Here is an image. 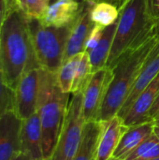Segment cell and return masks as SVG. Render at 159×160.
<instances>
[{
    "instance_id": "35",
    "label": "cell",
    "mask_w": 159,
    "mask_h": 160,
    "mask_svg": "<svg viewBox=\"0 0 159 160\" xmlns=\"http://www.w3.org/2000/svg\"><path fill=\"white\" fill-rule=\"evenodd\" d=\"M76 1H78V2L81 4V3H83V2H85V1H91V0H76Z\"/></svg>"
},
{
    "instance_id": "37",
    "label": "cell",
    "mask_w": 159,
    "mask_h": 160,
    "mask_svg": "<svg viewBox=\"0 0 159 160\" xmlns=\"http://www.w3.org/2000/svg\"><path fill=\"white\" fill-rule=\"evenodd\" d=\"M151 160H159V157H157V158H153V159Z\"/></svg>"
},
{
    "instance_id": "32",
    "label": "cell",
    "mask_w": 159,
    "mask_h": 160,
    "mask_svg": "<svg viewBox=\"0 0 159 160\" xmlns=\"http://www.w3.org/2000/svg\"><path fill=\"white\" fill-rule=\"evenodd\" d=\"M127 1H128V0H118V4H117V8L118 9H120L121 8H122V6L127 2Z\"/></svg>"
},
{
    "instance_id": "16",
    "label": "cell",
    "mask_w": 159,
    "mask_h": 160,
    "mask_svg": "<svg viewBox=\"0 0 159 160\" xmlns=\"http://www.w3.org/2000/svg\"><path fill=\"white\" fill-rule=\"evenodd\" d=\"M154 122H146L127 128L123 134L113 156L121 159H126L129 154L154 133Z\"/></svg>"
},
{
    "instance_id": "6",
    "label": "cell",
    "mask_w": 159,
    "mask_h": 160,
    "mask_svg": "<svg viewBox=\"0 0 159 160\" xmlns=\"http://www.w3.org/2000/svg\"><path fill=\"white\" fill-rule=\"evenodd\" d=\"M71 95L65 122L50 160H73L82 139L86 123L82 112V92Z\"/></svg>"
},
{
    "instance_id": "33",
    "label": "cell",
    "mask_w": 159,
    "mask_h": 160,
    "mask_svg": "<svg viewBox=\"0 0 159 160\" xmlns=\"http://www.w3.org/2000/svg\"><path fill=\"white\" fill-rule=\"evenodd\" d=\"M108 160H124V159H121V158H116V157L112 156V158H110Z\"/></svg>"
},
{
    "instance_id": "17",
    "label": "cell",
    "mask_w": 159,
    "mask_h": 160,
    "mask_svg": "<svg viewBox=\"0 0 159 160\" xmlns=\"http://www.w3.org/2000/svg\"><path fill=\"white\" fill-rule=\"evenodd\" d=\"M116 26H117V22H115L110 26L105 27L97 46L94 50L88 52L93 73L107 67V62L113 42Z\"/></svg>"
},
{
    "instance_id": "24",
    "label": "cell",
    "mask_w": 159,
    "mask_h": 160,
    "mask_svg": "<svg viewBox=\"0 0 159 160\" xmlns=\"http://www.w3.org/2000/svg\"><path fill=\"white\" fill-rule=\"evenodd\" d=\"M18 7L29 18L39 19L47 5L42 0H15Z\"/></svg>"
},
{
    "instance_id": "7",
    "label": "cell",
    "mask_w": 159,
    "mask_h": 160,
    "mask_svg": "<svg viewBox=\"0 0 159 160\" xmlns=\"http://www.w3.org/2000/svg\"><path fill=\"white\" fill-rule=\"evenodd\" d=\"M112 69L101 68L93 73L82 91V112L85 122L98 121L100 110L112 79Z\"/></svg>"
},
{
    "instance_id": "29",
    "label": "cell",
    "mask_w": 159,
    "mask_h": 160,
    "mask_svg": "<svg viewBox=\"0 0 159 160\" xmlns=\"http://www.w3.org/2000/svg\"><path fill=\"white\" fill-rule=\"evenodd\" d=\"M10 160H33L28 155L22 153V152H20L18 155H16L14 158H12Z\"/></svg>"
},
{
    "instance_id": "2",
    "label": "cell",
    "mask_w": 159,
    "mask_h": 160,
    "mask_svg": "<svg viewBox=\"0 0 159 160\" xmlns=\"http://www.w3.org/2000/svg\"><path fill=\"white\" fill-rule=\"evenodd\" d=\"M69 96L60 88L56 73L39 68L37 112L41 125L44 160L51 159L54 152L67 112Z\"/></svg>"
},
{
    "instance_id": "18",
    "label": "cell",
    "mask_w": 159,
    "mask_h": 160,
    "mask_svg": "<svg viewBox=\"0 0 159 160\" xmlns=\"http://www.w3.org/2000/svg\"><path fill=\"white\" fill-rule=\"evenodd\" d=\"M100 131L101 126L99 121H90L85 123L82 139L73 160L96 159Z\"/></svg>"
},
{
    "instance_id": "36",
    "label": "cell",
    "mask_w": 159,
    "mask_h": 160,
    "mask_svg": "<svg viewBox=\"0 0 159 160\" xmlns=\"http://www.w3.org/2000/svg\"><path fill=\"white\" fill-rule=\"evenodd\" d=\"M42 1H43L47 6H48V5H49V3H50V0H42Z\"/></svg>"
},
{
    "instance_id": "19",
    "label": "cell",
    "mask_w": 159,
    "mask_h": 160,
    "mask_svg": "<svg viewBox=\"0 0 159 160\" xmlns=\"http://www.w3.org/2000/svg\"><path fill=\"white\" fill-rule=\"evenodd\" d=\"M90 16L95 24L107 27L117 22L119 18V9L117 7L108 2L94 3L90 10Z\"/></svg>"
},
{
    "instance_id": "8",
    "label": "cell",
    "mask_w": 159,
    "mask_h": 160,
    "mask_svg": "<svg viewBox=\"0 0 159 160\" xmlns=\"http://www.w3.org/2000/svg\"><path fill=\"white\" fill-rule=\"evenodd\" d=\"M38 69H26L14 89L13 111L21 120H24L37 112L38 97Z\"/></svg>"
},
{
    "instance_id": "39",
    "label": "cell",
    "mask_w": 159,
    "mask_h": 160,
    "mask_svg": "<svg viewBox=\"0 0 159 160\" xmlns=\"http://www.w3.org/2000/svg\"><path fill=\"white\" fill-rule=\"evenodd\" d=\"M158 42H159V36H158Z\"/></svg>"
},
{
    "instance_id": "13",
    "label": "cell",
    "mask_w": 159,
    "mask_h": 160,
    "mask_svg": "<svg viewBox=\"0 0 159 160\" xmlns=\"http://www.w3.org/2000/svg\"><path fill=\"white\" fill-rule=\"evenodd\" d=\"M81 4L76 0H55L46 7L38 20L45 26H67L76 19Z\"/></svg>"
},
{
    "instance_id": "5",
    "label": "cell",
    "mask_w": 159,
    "mask_h": 160,
    "mask_svg": "<svg viewBox=\"0 0 159 160\" xmlns=\"http://www.w3.org/2000/svg\"><path fill=\"white\" fill-rule=\"evenodd\" d=\"M28 28L37 64L56 73L64 60L71 24L63 27L45 26L38 19L28 17Z\"/></svg>"
},
{
    "instance_id": "4",
    "label": "cell",
    "mask_w": 159,
    "mask_h": 160,
    "mask_svg": "<svg viewBox=\"0 0 159 160\" xmlns=\"http://www.w3.org/2000/svg\"><path fill=\"white\" fill-rule=\"evenodd\" d=\"M158 36L157 22L148 13L146 0H128L119 9V18L107 68L112 69L127 49H135Z\"/></svg>"
},
{
    "instance_id": "27",
    "label": "cell",
    "mask_w": 159,
    "mask_h": 160,
    "mask_svg": "<svg viewBox=\"0 0 159 160\" xmlns=\"http://www.w3.org/2000/svg\"><path fill=\"white\" fill-rule=\"evenodd\" d=\"M147 10L149 16L156 21L159 22V0H146Z\"/></svg>"
},
{
    "instance_id": "38",
    "label": "cell",
    "mask_w": 159,
    "mask_h": 160,
    "mask_svg": "<svg viewBox=\"0 0 159 160\" xmlns=\"http://www.w3.org/2000/svg\"><path fill=\"white\" fill-rule=\"evenodd\" d=\"M55 0H50V3L49 4H51V3H52V2H54Z\"/></svg>"
},
{
    "instance_id": "23",
    "label": "cell",
    "mask_w": 159,
    "mask_h": 160,
    "mask_svg": "<svg viewBox=\"0 0 159 160\" xmlns=\"http://www.w3.org/2000/svg\"><path fill=\"white\" fill-rule=\"evenodd\" d=\"M14 107V90L4 81L0 71V118Z\"/></svg>"
},
{
    "instance_id": "31",
    "label": "cell",
    "mask_w": 159,
    "mask_h": 160,
    "mask_svg": "<svg viewBox=\"0 0 159 160\" xmlns=\"http://www.w3.org/2000/svg\"><path fill=\"white\" fill-rule=\"evenodd\" d=\"M154 134L157 136V138L159 140V126L155 124V128H154Z\"/></svg>"
},
{
    "instance_id": "14",
    "label": "cell",
    "mask_w": 159,
    "mask_h": 160,
    "mask_svg": "<svg viewBox=\"0 0 159 160\" xmlns=\"http://www.w3.org/2000/svg\"><path fill=\"white\" fill-rule=\"evenodd\" d=\"M159 73V42L153 50L149 59L140 71L136 78V81L127 96V98L123 105L122 109L118 112V116L122 119L125 117L128 109L134 103L138 96L152 82V81L158 75Z\"/></svg>"
},
{
    "instance_id": "11",
    "label": "cell",
    "mask_w": 159,
    "mask_h": 160,
    "mask_svg": "<svg viewBox=\"0 0 159 160\" xmlns=\"http://www.w3.org/2000/svg\"><path fill=\"white\" fill-rule=\"evenodd\" d=\"M101 131L98 139L95 160H108L112 158L127 127L118 115L105 121H99Z\"/></svg>"
},
{
    "instance_id": "30",
    "label": "cell",
    "mask_w": 159,
    "mask_h": 160,
    "mask_svg": "<svg viewBox=\"0 0 159 160\" xmlns=\"http://www.w3.org/2000/svg\"><path fill=\"white\" fill-rule=\"evenodd\" d=\"M91 2L97 4V3H100V2H108V3H111L112 5H114L115 7H117V4H118V0H91Z\"/></svg>"
},
{
    "instance_id": "22",
    "label": "cell",
    "mask_w": 159,
    "mask_h": 160,
    "mask_svg": "<svg viewBox=\"0 0 159 160\" xmlns=\"http://www.w3.org/2000/svg\"><path fill=\"white\" fill-rule=\"evenodd\" d=\"M159 157V140L153 133L124 160H151Z\"/></svg>"
},
{
    "instance_id": "3",
    "label": "cell",
    "mask_w": 159,
    "mask_h": 160,
    "mask_svg": "<svg viewBox=\"0 0 159 160\" xmlns=\"http://www.w3.org/2000/svg\"><path fill=\"white\" fill-rule=\"evenodd\" d=\"M157 43L158 36H155L140 47L128 49L121 55L112 68L113 76L106 92L98 121L109 120L118 114L137 76Z\"/></svg>"
},
{
    "instance_id": "28",
    "label": "cell",
    "mask_w": 159,
    "mask_h": 160,
    "mask_svg": "<svg viewBox=\"0 0 159 160\" xmlns=\"http://www.w3.org/2000/svg\"><path fill=\"white\" fill-rule=\"evenodd\" d=\"M157 117H159V93L149 112L148 114V119L150 122H154Z\"/></svg>"
},
{
    "instance_id": "1",
    "label": "cell",
    "mask_w": 159,
    "mask_h": 160,
    "mask_svg": "<svg viewBox=\"0 0 159 160\" xmlns=\"http://www.w3.org/2000/svg\"><path fill=\"white\" fill-rule=\"evenodd\" d=\"M33 68L40 67L31 43L28 17L16 5L0 30V71L6 83L14 90L22 73Z\"/></svg>"
},
{
    "instance_id": "10",
    "label": "cell",
    "mask_w": 159,
    "mask_h": 160,
    "mask_svg": "<svg viewBox=\"0 0 159 160\" xmlns=\"http://www.w3.org/2000/svg\"><path fill=\"white\" fill-rule=\"evenodd\" d=\"M22 120L13 110L0 118V160H10L21 152Z\"/></svg>"
},
{
    "instance_id": "12",
    "label": "cell",
    "mask_w": 159,
    "mask_h": 160,
    "mask_svg": "<svg viewBox=\"0 0 159 160\" xmlns=\"http://www.w3.org/2000/svg\"><path fill=\"white\" fill-rule=\"evenodd\" d=\"M159 93V73L152 82L138 96L134 103L128 109L125 117L124 124L129 128L132 126L150 122L148 119L149 112Z\"/></svg>"
},
{
    "instance_id": "15",
    "label": "cell",
    "mask_w": 159,
    "mask_h": 160,
    "mask_svg": "<svg viewBox=\"0 0 159 160\" xmlns=\"http://www.w3.org/2000/svg\"><path fill=\"white\" fill-rule=\"evenodd\" d=\"M21 152L33 160H44L42 150V131L37 112L27 119L22 120Z\"/></svg>"
},
{
    "instance_id": "34",
    "label": "cell",
    "mask_w": 159,
    "mask_h": 160,
    "mask_svg": "<svg viewBox=\"0 0 159 160\" xmlns=\"http://www.w3.org/2000/svg\"><path fill=\"white\" fill-rule=\"evenodd\" d=\"M154 123L156 124V125H157V126H159V117H157L155 121H154Z\"/></svg>"
},
{
    "instance_id": "25",
    "label": "cell",
    "mask_w": 159,
    "mask_h": 160,
    "mask_svg": "<svg viewBox=\"0 0 159 160\" xmlns=\"http://www.w3.org/2000/svg\"><path fill=\"white\" fill-rule=\"evenodd\" d=\"M104 28L105 27H102V26L97 25V24L94 25V27H93L92 31L90 32V34L88 36V38H87V40L85 42L84 52H91L92 50H94L97 46L100 38L102 37Z\"/></svg>"
},
{
    "instance_id": "9",
    "label": "cell",
    "mask_w": 159,
    "mask_h": 160,
    "mask_svg": "<svg viewBox=\"0 0 159 160\" xmlns=\"http://www.w3.org/2000/svg\"><path fill=\"white\" fill-rule=\"evenodd\" d=\"M93 5L94 3L91 1L81 3L80 11L71 24L63 62L84 52L85 42L95 25L90 16V10Z\"/></svg>"
},
{
    "instance_id": "20",
    "label": "cell",
    "mask_w": 159,
    "mask_h": 160,
    "mask_svg": "<svg viewBox=\"0 0 159 160\" xmlns=\"http://www.w3.org/2000/svg\"><path fill=\"white\" fill-rule=\"evenodd\" d=\"M81 56H82V52L64 61L61 67L59 68L58 71L56 72L57 82L64 93L71 94L72 85H73L77 67L80 62Z\"/></svg>"
},
{
    "instance_id": "26",
    "label": "cell",
    "mask_w": 159,
    "mask_h": 160,
    "mask_svg": "<svg viewBox=\"0 0 159 160\" xmlns=\"http://www.w3.org/2000/svg\"><path fill=\"white\" fill-rule=\"evenodd\" d=\"M16 5L15 0H0V30L9 10Z\"/></svg>"
},
{
    "instance_id": "21",
    "label": "cell",
    "mask_w": 159,
    "mask_h": 160,
    "mask_svg": "<svg viewBox=\"0 0 159 160\" xmlns=\"http://www.w3.org/2000/svg\"><path fill=\"white\" fill-rule=\"evenodd\" d=\"M92 75H93V70H92L88 52H82L80 62L77 67L71 94L82 92L84 87L88 83L89 80L91 79Z\"/></svg>"
}]
</instances>
